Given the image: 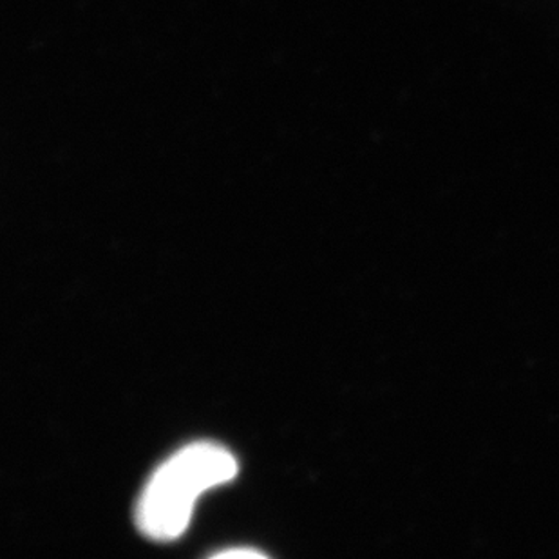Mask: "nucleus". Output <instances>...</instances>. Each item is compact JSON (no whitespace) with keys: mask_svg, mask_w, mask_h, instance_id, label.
Segmentation results:
<instances>
[{"mask_svg":"<svg viewBox=\"0 0 559 559\" xmlns=\"http://www.w3.org/2000/svg\"><path fill=\"white\" fill-rule=\"evenodd\" d=\"M236 475L238 462L219 443L195 442L176 451L154 471L138 498L140 533L156 542L178 538L189 525L198 497Z\"/></svg>","mask_w":559,"mask_h":559,"instance_id":"obj_1","label":"nucleus"},{"mask_svg":"<svg viewBox=\"0 0 559 559\" xmlns=\"http://www.w3.org/2000/svg\"><path fill=\"white\" fill-rule=\"evenodd\" d=\"M263 552L253 549H236V550H223L217 552L214 558H263Z\"/></svg>","mask_w":559,"mask_h":559,"instance_id":"obj_2","label":"nucleus"}]
</instances>
